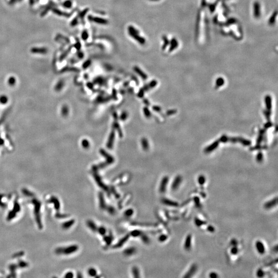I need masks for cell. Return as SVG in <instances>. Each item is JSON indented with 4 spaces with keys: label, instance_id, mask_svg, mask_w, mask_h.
I'll use <instances>...</instances> for the list:
<instances>
[{
    "label": "cell",
    "instance_id": "obj_1",
    "mask_svg": "<svg viewBox=\"0 0 278 278\" xmlns=\"http://www.w3.org/2000/svg\"><path fill=\"white\" fill-rule=\"evenodd\" d=\"M129 36L131 37L132 38H134L135 41H137L141 45H144L146 42V40L143 37H141L139 34H135V33H132V32H128Z\"/></svg>",
    "mask_w": 278,
    "mask_h": 278
},
{
    "label": "cell",
    "instance_id": "obj_2",
    "mask_svg": "<svg viewBox=\"0 0 278 278\" xmlns=\"http://www.w3.org/2000/svg\"><path fill=\"white\" fill-rule=\"evenodd\" d=\"M89 19L90 20L93 21V22H94L96 23H97V24H102V25H106V24H107L108 23V21L106 19H105L104 18H99V17H92V16H89L88 17Z\"/></svg>",
    "mask_w": 278,
    "mask_h": 278
},
{
    "label": "cell",
    "instance_id": "obj_3",
    "mask_svg": "<svg viewBox=\"0 0 278 278\" xmlns=\"http://www.w3.org/2000/svg\"><path fill=\"white\" fill-rule=\"evenodd\" d=\"M277 204V197L274 198L271 200L267 201L264 204V207L265 209L269 210L273 208L276 206Z\"/></svg>",
    "mask_w": 278,
    "mask_h": 278
},
{
    "label": "cell",
    "instance_id": "obj_4",
    "mask_svg": "<svg viewBox=\"0 0 278 278\" xmlns=\"http://www.w3.org/2000/svg\"><path fill=\"white\" fill-rule=\"evenodd\" d=\"M182 182V178L181 176H178L175 178L174 181L173 182L171 185V189L173 191H175L179 188V186L181 184V183Z\"/></svg>",
    "mask_w": 278,
    "mask_h": 278
},
{
    "label": "cell",
    "instance_id": "obj_5",
    "mask_svg": "<svg viewBox=\"0 0 278 278\" xmlns=\"http://www.w3.org/2000/svg\"><path fill=\"white\" fill-rule=\"evenodd\" d=\"M255 247L256 250L258 251V252L259 254H261V255H263L265 252V246L264 244L261 241H256V242L255 243Z\"/></svg>",
    "mask_w": 278,
    "mask_h": 278
},
{
    "label": "cell",
    "instance_id": "obj_6",
    "mask_svg": "<svg viewBox=\"0 0 278 278\" xmlns=\"http://www.w3.org/2000/svg\"><path fill=\"white\" fill-rule=\"evenodd\" d=\"M168 182V178L167 177H165L163 178L160 186V192L161 193H164L165 192Z\"/></svg>",
    "mask_w": 278,
    "mask_h": 278
},
{
    "label": "cell",
    "instance_id": "obj_7",
    "mask_svg": "<svg viewBox=\"0 0 278 278\" xmlns=\"http://www.w3.org/2000/svg\"><path fill=\"white\" fill-rule=\"evenodd\" d=\"M197 270V266L196 265H193L191 267V268H190L189 270L188 271V273H187L185 276H184V278H190L192 277L193 275H194L195 273L196 272Z\"/></svg>",
    "mask_w": 278,
    "mask_h": 278
},
{
    "label": "cell",
    "instance_id": "obj_8",
    "mask_svg": "<svg viewBox=\"0 0 278 278\" xmlns=\"http://www.w3.org/2000/svg\"><path fill=\"white\" fill-rule=\"evenodd\" d=\"M191 245H192V236L191 235H188L186 236V239L185 240V243H184V249L186 250H190L191 248Z\"/></svg>",
    "mask_w": 278,
    "mask_h": 278
},
{
    "label": "cell",
    "instance_id": "obj_9",
    "mask_svg": "<svg viewBox=\"0 0 278 278\" xmlns=\"http://www.w3.org/2000/svg\"><path fill=\"white\" fill-rule=\"evenodd\" d=\"M114 137H115V134H114V132L113 131L111 132V134L109 136V140L108 141V143H107V147L108 148H111L112 147L113 142H114Z\"/></svg>",
    "mask_w": 278,
    "mask_h": 278
},
{
    "label": "cell",
    "instance_id": "obj_10",
    "mask_svg": "<svg viewBox=\"0 0 278 278\" xmlns=\"http://www.w3.org/2000/svg\"><path fill=\"white\" fill-rule=\"evenodd\" d=\"M134 70L135 71V72H136V73H137L138 74H139V75H140V77H141L143 79H146V78H147V75H146L144 73V72L142 71L140 68H139L138 67V66H134Z\"/></svg>",
    "mask_w": 278,
    "mask_h": 278
},
{
    "label": "cell",
    "instance_id": "obj_11",
    "mask_svg": "<svg viewBox=\"0 0 278 278\" xmlns=\"http://www.w3.org/2000/svg\"><path fill=\"white\" fill-rule=\"evenodd\" d=\"M163 202L165 204L169 205V206L177 207L178 205V204L177 202L174 201L169 200V199H164L163 200Z\"/></svg>",
    "mask_w": 278,
    "mask_h": 278
},
{
    "label": "cell",
    "instance_id": "obj_12",
    "mask_svg": "<svg viewBox=\"0 0 278 278\" xmlns=\"http://www.w3.org/2000/svg\"><path fill=\"white\" fill-rule=\"evenodd\" d=\"M141 144L144 150H147L149 148V144L148 142V141L145 138H143L141 140Z\"/></svg>",
    "mask_w": 278,
    "mask_h": 278
},
{
    "label": "cell",
    "instance_id": "obj_13",
    "mask_svg": "<svg viewBox=\"0 0 278 278\" xmlns=\"http://www.w3.org/2000/svg\"><path fill=\"white\" fill-rule=\"evenodd\" d=\"M32 52L36 53H45L47 52V50L45 48H34L32 50Z\"/></svg>",
    "mask_w": 278,
    "mask_h": 278
},
{
    "label": "cell",
    "instance_id": "obj_14",
    "mask_svg": "<svg viewBox=\"0 0 278 278\" xmlns=\"http://www.w3.org/2000/svg\"><path fill=\"white\" fill-rule=\"evenodd\" d=\"M101 153H102V155L106 157L109 162H112L113 161H114V159L112 158V157L110 156V155H109L106 152L104 151V150H101Z\"/></svg>",
    "mask_w": 278,
    "mask_h": 278
},
{
    "label": "cell",
    "instance_id": "obj_15",
    "mask_svg": "<svg viewBox=\"0 0 278 278\" xmlns=\"http://www.w3.org/2000/svg\"><path fill=\"white\" fill-rule=\"evenodd\" d=\"M135 251V249L134 248H130L127 249L124 251V254L126 255H133Z\"/></svg>",
    "mask_w": 278,
    "mask_h": 278
},
{
    "label": "cell",
    "instance_id": "obj_16",
    "mask_svg": "<svg viewBox=\"0 0 278 278\" xmlns=\"http://www.w3.org/2000/svg\"><path fill=\"white\" fill-rule=\"evenodd\" d=\"M171 47L170 49V51H173V50H174L178 45V42H177V40H176V39H172L171 42Z\"/></svg>",
    "mask_w": 278,
    "mask_h": 278
},
{
    "label": "cell",
    "instance_id": "obj_17",
    "mask_svg": "<svg viewBox=\"0 0 278 278\" xmlns=\"http://www.w3.org/2000/svg\"><path fill=\"white\" fill-rule=\"evenodd\" d=\"M87 224H88V227H89V228L91 230H92L93 231H95L96 230H97L95 223L93 222H92V221H90V220H89V221L88 222Z\"/></svg>",
    "mask_w": 278,
    "mask_h": 278
},
{
    "label": "cell",
    "instance_id": "obj_18",
    "mask_svg": "<svg viewBox=\"0 0 278 278\" xmlns=\"http://www.w3.org/2000/svg\"><path fill=\"white\" fill-rule=\"evenodd\" d=\"M198 183L201 185H204L205 182V178L204 176H200L198 178Z\"/></svg>",
    "mask_w": 278,
    "mask_h": 278
},
{
    "label": "cell",
    "instance_id": "obj_19",
    "mask_svg": "<svg viewBox=\"0 0 278 278\" xmlns=\"http://www.w3.org/2000/svg\"><path fill=\"white\" fill-rule=\"evenodd\" d=\"M96 273H97V271L94 268H91L88 270V274L90 276L94 277L96 275Z\"/></svg>",
    "mask_w": 278,
    "mask_h": 278
},
{
    "label": "cell",
    "instance_id": "obj_20",
    "mask_svg": "<svg viewBox=\"0 0 278 278\" xmlns=\"http://www.w3.org/2000/svg\"><path fill=\"white\" fill-rule=\"evenodd\" d=\"M162 39H163V40L164 41V44L162 46V49L163 50H164L165 49V48H166V46H167V45L169 44V41L167 40V37H166L165 36H164L163 37H162Z\"/></svg>",
    "mask_w": 278,
    "mask_h": 278
},
{
    "label": "cell",
    "instance_id": "obj_21",
    "mask_svg": "<svg viewBox=\"0 0 278 278\" xmlns=\"http://www.w3.org/2000/svg\"><path fill=\"white\" fill-rule=\"evenodd\" d=\"M132 273L134 274V277H139V271L137 267H134L132 268Z\"/></svg>",
    "mask_w": 278,
    "mask_h": 278
},
{
    "label": "cell",
    "instance_id": "obj_22",
    "mask_svg": "<svg viewBox=\"0 0 278 278\" xmlns=\"http://www.w3.org/2000/svg\"><path fill=\"white\" fill-rule=\"evenodd\" d=\"M81 37H82V39L83 40L86 41L87 40V39L89 37V35H88V33L87 32V31H84L83 33H82V35H81Z\"/></svg>",
    "mask_w": 278,
    "mask_h": 278
},
{
    "label": "cell",
    "instance_id": "obj_23",
    "mask_svg": "<svg viewBox=\"0 0 278 278\" xmlns=\"http://www.w3.org/2000/svg\"><path fill=\"white\" fill-rule=\"evenodd\" d=\"M195 224L196 225V226H197L198 227H200L202 225H203V224L205 223V222L203 221H202L200 219H199L198 218H195Z\"/></svg>",
    "mask_w": 278,
    "mask_h": 278
},
{
    "label": "cell",
    "instance_id": "obj_24",
    "mask_svg": "<svg viewBox=\"0 0 278 278\" xmlns=\"http://www.w3.org/2000/svg\"><path fill=\"white\" fill-rule=\"evenodd\" d=\"M82 145L83 146V147L84 148H88L90 146L89 142L87 140L84 139V140H83L82 142Z\"/></svg>",
    "mask_w": 278,
    "mask_h": 278
},
{
    "label": "cell",
    "instance_id": "obj_25",
    "mask_svg": "<svg viewBox=\"0 0 278 278\" xmlns=\"http://www.w3.org/2000/svg\"><path fill=\"white\" fill-rule=\"evenodd\" d=\"M72 2L70 1H66L64 3V4H63V6L66 8H71L72 7Z\"/></svg>",
    "mask_w": 278,
    "mask_h": 278
},
{
    "label": "cell",
    "instance_id": "obj_26",
    "mask_svg": "<svg viewBox=\"0 0 278 278\" xmlns=\"http://www.w3.org/2000/svg\"><path fill=\"white\" fill-rule=\"evenodd\" d=\"M144 112L145 116L147 117H150V116H151L150 111H149L148 109L147 108H144Z\"/></svg>",
    "mask_w": 278,
    "mask_h": 278
},
{
    "label": "cell",
    "instance_id": "obj_27",
    "mask_svg": "<svg viewBox=\"0 0 278 278\" xmlns=\"http://www.w3.org/2000/svg\"><path fill=\"white\" fill-rule=\"evenodd\" d=\"M106 229L104 228L103 227H101L99 228L98 229L99 233L101 235H104L106 233Z\"/></svg>",
    "mask_w": 278,
    "mask_h": 278
},
{
    "label": "cell",
    "instance_id": "obj_28",
    "mask_svg": "<svg viewBox=\"0 0 278 278\" xmlns=\"http://www.w3.org/2000/svg\"><path fill=\"white\" fill-rule=\"evenodd\" d=\"M238 252V249L236 247H234L232 248L231 250V253L232 254V255H236V253H237Z\"/></svg>",
    "mask_w": 278,
    "mask_h": 278
},
{
    "label": "cell",
    "instance_id": "obj_29",
    "mask_svg": "<svg viewBox=\"0 0 278 278\" xmlns=\"http://www.w3.org/2000/svg\"><path fill=\"white\" fill-rule=\"evenodd\" d=\"M128 238V237H126L125 238H123V241H120L119 243L118 244H117V247H120L121 246H122V245L123 243H124L125 241H126V240Z\"/></svg>",
    "mask_w": 278,
    "mask_h": 278
},
{
    "label": "cell",
    "instance_id": "obj_30",
    "mask_svg": "<svg viewBox=\"0 0 278 278\" xmlns=\"http://www.w3.org/2000/svg\"><path fill=\"white\" fill-rule=\"evenodd\" d=\"M257 273V276L259 277H263L264 275V273L263 271L261 269H259V270H258L257 273Z\"/></svg>",
    "mask_w": 278,
    "mask_h": 278
},
{
    "label": "cell",
    "instance_id": "obj_31",
    "mask_svg": "<svg viewBox=\"0 0 278 278\" xmlns=\"http://www.w3.org/2000/svg\"><path fill=\"white\" fill-rule=\"evenodd\" d=\"M140 234H141V232L139 231H137V230L132 231V233H131V235L134 236H139V235H140Z\"/></svg>",
    "mask_w": 278,
    "mask_h": 278
},
{
    "label": "cell",
    "instance_id": "obj_32",
    "mask_svg": "<svg viewBox=\"0 0 278 278\" xmlns=\"http://www.w3.org/2000/svg\"><path fill=\"white\" fill-rule=\"evenodd\" d=\"M133 214V211L131 209H129L125 212V215L127 216H130Z\"/></svg>",
    "mask_w": 278,
    "mask_h": 278
},
{
    "label": "cell",
    "instance_id": "obj_33",
    "mask_svg": "<svg viewBox=\"0 0 278 278\" xmlns=\"http://www.w3.org/2000/svg\"><path fill=\"white\" fill-rule=\"evenodd\" d=\"M218 274H217L215 272H212V273H211L209 274V277L211 278H216L218 277Z\"/></svg>",
    "mask_w": 278,
    "mask_h": 278
},
{
    "label": "cell",
    "instance_id": "obj_34",
    "mask_svg": "<svg viewBox=\"0 0 278 278\" xmlns=\"http://www.w3.org/2000/svg\"><path fill=\"white\" fill-rule=\"evenodd\" d=\"M91 64V62L90 60H87L85 62L83 63V67L84 69H86L88 67V66L90 65Z\"/></svg>",
    "mask_w": 278,
    "mask_h": 278
},
{
    "label": "cell",
    "instance_id": "obj_35",
    "mask_svg": "<svg viewBox=\"0 0 278 278\" xmlns=\"http://www.w3.org/2000/svg\"><path fill=\"white\" fill-rule=\"evenodd\" d=\"M167 238V236L165 235H162L159 237V240L160 241H164Z\"/></svg>",
    "mask_w": 278,
    "mask_h": 278
},
{
    "label": "cell",
    "instance_id": "obj_36",
    "mask_svg": "<svg viewBox=\"0 0 278 278\" xmlns=\"http://www.w3.org/2000/svg\"><path fill=\"white\" fill-rule=\"evenodd\" d=\"M127 113L126 112H123L121 116H120V119L122 120H125L127 119Z\"/></svg>",
    "mask_w": 278,
    "mask_h": 278
},
{
    "label": "cell",
    "instance_id": "obj_37",
    "mask_svg": "<svg viewBox=\"0 0 278 278\" xmlns=\"http://www.w3.org/2000/svg\"><path fill=\"white\" fill-rule=\"evenodd\" d=\"M156 84H157L156 81L155 80H153L150 83V87H154L156 86Z\"/></svg>",
    "mask_w": 278,
    "mask_h": 278
},
{
    "label": "cell",
    "instance_id": "obj_38",
    "mask_svg": "<svg viewBox=\"0 0 278 278\" xmlns=\"http://www.w3.org/2000/svg\"><path fill=\"white\" fill-rule=\"evenodd\" d=\"M208 230L210 232H213L214 231V228L212 226H210L208 227Z\"/></svg>",
    "mask_w": 278,
    "mask_h": 278
},
{
    "label": "cell",
    "instance_id": "obj_39",
    "mask_svg": "<svg viewBox=\"0 0 278 278\" xmlns=\"http://www.w3.org/2000/svg\"><path fill=\"white\" fill-rule=\"evenodd\" d=\"M106 242H107V243H111V239H110V236H109H109H107V237L106 238Z\"/></svg>",
    "mask_w": 278,
    "mask_h": 278
},
{
    "label": "cell",
    "instance_id": "obj_40",
    "mask_svg": "<svg viewBox=\"0 0 278 278\" xmlns=\"http://www.w3.org/2000/svg\"><path fill=\"white\" fill-rule=\"evenodd\" d=\"M80 47H81V45H80V44L79 43H76V48L77 49L79 50V49H80Z\"/></svg>",
    "mask_w": 278,
    "mask_h": 278
},
{
    "label": "cell",
    "instance_id": "obj_41",
    "mask_svg": "<svg viewBox=\"0 0 278 278\" xmlns=\"http://www.w3.org/2000/svg\"><path fill=\"white\" fill-rule=\"evenodd\" d=\"M150 1H159V0H150Z\"/></svg>",
    "mask_w": 278,
    "mask_h": 278
}]
</instances>
